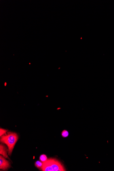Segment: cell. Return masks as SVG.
<instances>
[{"label": "cell", "instance_id": "1", "mask_svg": "<svg viewBox=\"0 0 114 171\" xmlns=\"http://www.w3.org/2000/svg\"><path fill=\"white\" fill-rule=\"evenodd\" d=\"M18 139L17 134L12 132H9L1 137V142L5 143L8 147V154L10 156L12 154Z\"/></svg>", "mask_w": 114, "mask_h": 171}, {"label": "cell", "instance_id": "2", "mask_svg": "<svg viewBox=\"0 0 114 171\" xmlns=\"http://www.w3.org/2000/svg\"><path fill=\"white\" fill-rule=\"evenodd\" d=\"M41 169L43 171H66L62 164L58 160L54 159H50L43 162Z\"/></svg>", "mask_w": 114, "mask_h": 171}, {"label": "cell", "instance_id": "3", "mask_svg": "<svg viewBox=\"0 0 114 171\" xmlns=\"http://www.w3.org/2000/svg\"><path fill=\"white\" fill-rule=\"evenodd\" d=\"M10 167V162L1 155L0 156V169L5 170H8Z\"/></svg>", "mask_w": 114, "mask_h": 171}, {"label": "cell", "instance_id": "4", "mask_svg": "<svg viewBox=\"0 0 114 171\" xmlns=\"http://www.w3.org/2000/svg\"><path fill=\"white\" fill-rule=\"evenodd\" d=\"M7 151H8V150L7 149L6 147L4 145L1 144L0 145V154L2 155L4 157L9 159V157L7 154Z\"/></svg>", "mask_w": 114, "mask_h": 171}, {"label": "cell", "instance_id": "5", "mask_svg": "<svg viewBox=\"0 0 114 171\" xmlns=\"http://www.w3.org/2000/svg\"><path fill=\"white\" fill-rule=\"evenodd\" d=\"M40 161L42 162H44L47 160V157L46 155H45V154H43L40 155Z\"/></svg>", "mask_w": 114, "mask_h": 171}, {"label": "cell", "instance_id": "6", "mask_svg": "<svg viewBox=\"0 0 114 171\" xmlns=\"http://www.w3.org/2000/svg\"><path fill=\"white\" fill-rule=\"evenodd\" d=\"M41 162L39 161H36L35 163V165L38 168H41L43 165V163H42Z\"/></svg>", "mask_w": 114, "mask_h": 171}, {"label": "cell", "instance_id": "7", "mask_svg": "<svg viewBox=\"0 0 114 171\" xmlns=\"http://www.w3.org/2000/svg\"><path fill=\"white\" fill-rule=\"evenodd\" d=\"M69 135V132L66 130H64L62 133V136L64 138L67 137Z\"/></svg>", "mask_w": 114, "mask_h": 171}, {"label": "cell", "instance_id": "8", "mask_svg": "<svg viewBox=\"0 0 114 171\" xmlns=\"http://www.w3.org/2000/svg\"><path fill=\"white\" fill-rule=\"evenodd\" d=\"M8 130H6L3 129L1 128L0 129V136L1 137L3 135L6 134V132H8Z\"/></svg>", "mask_w": 114, "mask_h": 171}]
</instances>
